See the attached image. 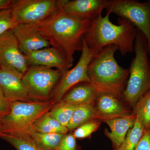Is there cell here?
Returning <instances> with one entry per match:
<instances>
[{"label": "cell", "mask_w": 150, "mask_h": 150, "mask_svg": "<svg viewBox=\"0 0 150 150\" xmlns=\"http://www.w3.org/2000/svg\"><path fill=\"white\" fill-rule=\"evenodd\" d=\"M64 0H13L10 8L17 24H35L62 7Z\"/></svg>", "instance_id": "8992f818"}, {"label": "cell", "mask_w": 150, "mask_h": 150, "mask_svg": "<svg viewBox=\"0 0 150 150\" xmlns=\"http://www.w3.org/2000/svg\"><path fill=\"white\" fill-rule=\"evenodd\" d=\"M13 0H0V11L10 8Z\"/></svg>", "instance_id": "f546056e"}, {"label": "cell", "mask_w": 150, "mask_h": 150, "mask_svg": "<svg viewBox=\"0 0 150 150\" xmlns=\"http://www.w3.org/2000/svg\"><path fill=\"white\" fill-rule=\"evenodd\" d=\"M132 23L144 35L150 47V3L135 0H110L106 9Z\"/></svg>", "instance_id": "52a82bcc"}, {"label": "cell", "mask_w": 150, "mask_h": 150, "mask_svg": "<svg viewBox=\"0 0 150 150\" xmlns=\"http://www.w3.org/2000/svg\"><path fill=\"white\" fill-rule=\"evenodd\" d=\"M134 150H150V129L144 130Z\"/></svg>", "instance_id": "83f0119b"}, {"label": "cell", "mask_w": 150, "mask_h": 150, "mask_svg": "<svg viewBox=\"0 0 150 150\" xmlns=\"http://www.w3.org/2000/svg\"><path fill=\"white\" fill-rule=\"evenodd\" d=\"M55 104L51 100L33 102H10L9 112L0 117L1 132L7 134L28 133L38 118L49 111Z\"/></svg>", "instance_id": "5b68a950"}, {"label": "cell", "mask_w": 150, "mask_h": 150, "mask_svg": "<svg viewBox=\"0 0 150 150\" xmlns=\"http://www.w3.org/2000/svg\"><path fill=\"white\" fill-rule=\"evenodd\" d=\"M10 109V101L5 98H0V117L7 114Z\"/></svg>", "instance_id": "f1b7e54d"}, {"label": "cell", "mask_w": 150, "mask_h": 150, "mask_svg": "<svg viewBox=\"0 0 150 150\" xmlns=\"http://www.w3.org/2000/svg\"><path fill=\"white\" fill-rule=\"evenodd\" d=\"M23 74L10 68L0 67V87L8 101L38 102L23 81Z\"/></svg>", "instance_id": "30bf717a"}, {"label": "cell", "mask_w": 150, "mask_h": 150, "mask_svg": "<svg viewBox=\"0 0 150 150\" xmlns=\"http://www.w3.org/2000/svg\"><path fill=\"white\" fill-rule=\"evenodd\" d=\"M17 24L10 8L0 11V36L12 29Z\"/></svg>", "instance_id": "484cf974"}, {"label": "cell", "mask_w": 150, "mask_h": 150, "mask_svg": "<svg viewBox=\"0 0 150 150\" xmlns=\"http://www.w3.org/2000/svg\"><path fill=\"white\" fill-rule=\"evenodd\" d=\"M63 73L57 69L32 66L23 74L22 79L33 97L39 101H48Z\"/></svg>", "instance_id": "ba28073f"}, {"label": "cell", "mask_w": 150, "mask_h": 150, "mask_svg": "<svg viewBox=\"0 0 150 150\" xmlns=\"http://www.w3.org/2000/svg\"><path fill=\"white\" fill-rule=\"evenodd\" d=\"M101 122L94 120L84 123L75 129L73 135L76 139H80L88 138L98 129Z\"/></svg>", "instance_id": "d4e9b609"}, {"label": "cell", "mask_w": 150, "mask_h": 150, "mask_svg": "<svg viewBox=\"0 0 150 150\" xmlns=\"http://www.w3.org/2000/svg\"><path fill=\"white\" fill-rule=\"evenodd\" d=\"M78 105L61 100L50 109V115L63 126L67 127Z\"/></svg>", "instance_id": "603a6c76"}, {"label": "cell", "mask_w": 150, "mask_h": 150, "mask_svg": "<svg viewBox=\"0 0 150 150\" xmlns=\"http://www.w3.org/2000/svg\"><path fill=\"white\" fill-rule=\"evenodd\" d=\"M25 56L29 66L55 68L63 73L73 66L60 51L52 46L33 51Z\"/></svg>", "instance_id": "9a60e30c"}, {"label": "cell", "mask_w": 150, "mask_h": 150, "mask_svg": "<svg viewBox=\"0 0 150 150\" xmlns=\"http://www.w3.org/2000/svg\"><path fill=\"white\" fill-rule=\"evenodd\" d=\"M110 13L100 15L91 21V25L83 38L88 48L97 56L105 47L115 45L123 56L134 51L137 30L129 21L119 17L118 25L109 19Z\"/></svg>", "instance_id": "7a4b0ae2"}, {"label": "cell", "mask_w": 150, "mask_h": 150, "mask_svg": "<svg viewBox=\"0 0 150 150\" xmlns=\"http://www.w3.org/2000/svg\"><path fill=\"white\" fill-rule=\"evenodd\" d=\"M95 56V55L88 48L83 38L81 54L77 64L72 69L63 73L52 94L51 100L56 104L61 101L73 87L81 83H90L88 67Z\"/></svg>", "instance_id": "9c48e42d"}, {"label": "cell", "mask_w": 150, "mask_h": 150, "mask_svg": "<svg viewBox=\"0 0 150 150\" xmlns=\"http://www.w3.org/2000/svg\"><path fill=\"white\" fill-rule=\"evenodd\" d=\"M1 122H0V132H1Z\"/></svg>", "instance_id": "1f68e13d"}, {"label": "cell", "mask_w": 150, "mask_h": 150, "mask_svg": "<svg viewBox=\"0 0 150 150\" xmlns=\"http://www.w3.org/2000/svg\"><path fill=\"white\" fill-rule=\"evenodd\" d=\"M118 47L106 46L95 56L88 67L91 83L98 93H106L122 97L129 76V69L123 68L115 60Z\"/></svg>", "instance_id": "3957f363"}, {"label": "cell", "mask_w": 150, "mask_h": 150, "mask_svg": "<svg viewBox=\"0 0 150 150\" xmlns=\"http://www.w3.org/2000/svg\"><path fill=\"white\" fill-rule=\"evenodd\" d=\"M73 134H67L60 142L57 150H76V142Z\"/></svg>", "instance_id": "4316f807"}, {"label": "cell", "mask_w": 150, "mask_h": 150, "mask_svg": "<svg viewBox=\"0 0 150 150\" xmlns=\"http://www.w3.org/2000/svg\"><path fill=\"white\" fill-rule=\"evenodd\" d=\"M29 65L11 29L0 36V67L10 68L24 74Z\"/></svg>", "instance_id": "8fae6325"}, {"label": "cell", "mask_w": 150, "mask_h": 150, "mask_svg": "<svg viewBox=\"0 0 150 150\" xmlns=\"http://www.w3.org/2000/svg\"><path fill=\"white\" fill-rule=\"evenodd\" d=\"M0 98H5L4 97V94H3L2 91L0 87Z\"/></svg>", "instance_id": "4dcf8cb0"}, {"label": "cell", "mask_w": 150, "mask_h": 150, "mask_svg": "<svg viewBox=\"0 0 150 150\" xmlns=\"http://www.w3.org/2000/svg\"><path fill=\"white\" fill-rule=\"evenodd\" d=\"M108 3V0H65L62 9L75 18L92 21L106 9Z\"/></svg>", "instance_id": "5bb4252c"}, {"label": "cell", "mask_w": 150, "mask_h": 150, "mask_svg": "<svg viewBox=\"0 0 150 150\" xmlns=\"http://www.w3.org/2000/svg\"><path fill=\"white\" fill-rule=\"evenodd\" d=\"M137 116L133 113L130 115L109 119L104 121L110 129L105 130V136L112 142L113 150L117 149L122 144L129 129L134 126Z\"/></svg>", "instance_id": "2e32d148"}, {"label": "cell", "mask_w": 150, "mask_h": 150, "mask_svg": "<svg viewBox=\"0 0 150 150\" xmlns=\"http://www.w3.org/2000/svg\"><path fill=\"white\" fill-rule=\"evenodd\" d=\"M28 134L43 150H57L60 142L66 134L58 133H42L32 129Z\"/></svg>", "instance_id": "44dd1931"}, {"label": "cell", "mask_w": 150, "mask_h": 150, "mask_svg": "<svg viewBox=\"0 0 150 150\" xmlns=\"http://www.w3.org/2000/svg\"><path fill=\"white\" fill-rule=\"evenodd\" d=\"M0 137L8 142L17 150H43L28 133L7 134L0 132Z\"/></svg>", "instance_id": "ffe728a7"}, {"label": "cell", "mask_w": 150, "mask_h": 150, "mask_svg": "<svg viewBox=\"0 0 150 150\" xmlns=\"http://www.w3.org/2000/svg\"><path fill=\"white\" fill-rule=\"evenodd\" d=\"M98 93L97 91L91 83H81L67 92L61 100L78 105L94 104Z\"/></svg>", "instance_id": "e0dca14e"}, {"label": "cell", "mask_w": 150, "mask_h": 150, "mask_svg": "<svg viewBox=\"0 0 150 150\" xmlns=\"http://www.w3.org/2000/svg\"><path fill=\"white\" fill-rule=\"evenodd\" d=\"M132 113L137 116L144 130L150 129V90L133 106Z\"/></svg>", "instance_id": "7402d4cb"}, {"label": "cell", "mask_w": 150, "mask_h": 150, "mask_svg": "<svg viewBox=\"0 0 150 150\" xmlns=\"http://www.w3.org/2000/svg\"><path fill=\"white\" fill-rule=\"evenodd\" d=\"M62 8L46 20L35 25L51 46L73 65L74 55L76 51H81L84 36L90 27L91 21L68 15Z\"/></svg>", "instance_id": "6da1fadb"}, {"label": "cell", "mask_w": 150, "mask_h": 150, "mask_svg": "<svg viewBox=\"0 0 150 150\" xmlns=\"http://www.w3.org/2000/svg\"><path fill=\"white\" fill-rule=\"evenodd\" d=\"M149 54H150V47L149 48Z\"/></svg>", "instance_id": "d6a6232c"}, {"label": "cell", "mask_w": 150, "mask_h": 150, "mask_svg": "<svg viewBox=\"0 0 150 150\" xmlns=\"http://www.w3.org/2000/svg\"><path fill=\"white\" fill-rule=\"evenodd\" d=\"M134 51L135 57L129 68V78L122 96L124 101L132 108L150 90L149 47L146 38L138 30L134 43Z\"/></svg>", "instance_id": "277c9868"}, {"label": "cell", "mask_w": 150, "mask_h": 150, "mask_svg": "<svg viewBox=\"0 0 150 150\" xmlns=\"http://www.w3.org/2000/svg\"><path fill=\"white\" fill-rule=\"evenodd\" d=\"M94 120L98 121L97 112L94 105H78L73 113L67 127L69 131H72L84 123Z\"/></svg>", "instance_id": "ac0fdd59"}, {"label": "cell", "mask_w": 150, "mask_h": 150, "mask_svg": "<svg viewBox=\"0 0 150 150\" xmlns=\"http://www.w3.org/2000/svg\"><path fill=\"white\" fill-rule=\"evenodd\" d=\"M12 30L21 51L25 55L51 46L35 24H18Z\"/></svg>", "instance_id": "4fadbf2b"}, {"label": "cell", "mask_w": 150, "mask_h": 150, "mask_svg": "<svg viewBox=\"0 0 150 150\" xmlns=\"http://www.w3.org/2000/svg\"><path fill=\"white\" fill-rule=\"evenodd\" d=\"M32 129L42 133H58L67 134L69 130L53 118L49 111L39 117L33 125Z\"/></svg>", "instance_id": "d6986e66"}, {"label": "cell", "mask_w": 150, "mask_h": 150, "mask_svg": "<svg viewBox=\"0 0 150 150\" xmlns=\"http://www.w3.org/2000/svg\"><path fill=\"white\" fill-rule=\"evenodd\" d=\"M149 2L150 3V0H149Z\"/></svg>", "instance_id": "836d02e7"}, {"label": "cell", "mask_w": 150, "mask_h": 150, "mask_svg": "<svg viewBox=\"0 0 150 150\" xmlns=\"http://www.w3.org/2000/svg\"><path fill=\"white\" fill-rule=\"evenodd\" d=\"M100 122L130 115L132 108L126 103L122 97L106 93H98L94 103Z\"/></svg>", "instance_id": "7c38bea8"}, {"label": "cell", "mask_w": 150, "mask_h": 150, "mask_svg": "<svg viewBox=\"0 0 150 150\" xmlns=\"http://www.w3.org/2000/svg\"><path fill=\"white\" fill-rule=\"evenodd\" d=\"M144 131V129L137 118L134 126L128 131L121 146L113 150H134L143 136Z\"/></svg>", "instance_id": "cb8c5ba5"}]
</instances>
